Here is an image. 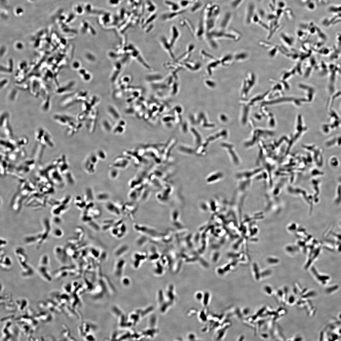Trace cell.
Masks as SVG:
<instances>
[{
	"label": "cell",
	"mask_w": 341,
	"mask_h": 341,
	"mask_svg": "<svg viewBox=\"0 0 341 341\" xmlns=\"http://www.w3.org/2000/svg\"><path fill=\"white\" fill-rule=\"evenodd\" d=\"M38 142L44 145H47L51 147H53L54 145L50 135L45 131Z\"/></svg>",
	"instance_id": "obj_6"
},
{
	"label": "cell",
	"mask_w": 341,
	"mask_h": 341,
	"mask_svg": "<svg viewBox=\"0 0 341 341\" xmlns=\"http://www.w3.org/2000/svg\"><path fill=\"white\" fill-rule=\"evenodd\" d=\"M2 130V134L4 138L7 139L12 138L13 137V133L12 129L10 127V124L1 129Z\"/></svg>",
	"instance_id": "obj_7"
},
{
	"label": "cell",
	"mask_w": 341,
	"mask_h": 341,
	"mask_svg": "<svg viewBox=\"0 0 341 341\" xmlns=\"http://www.w3.org/2000/svg\"><path fill=\"white\" fill-rule=\"evenodd\" d=\"M45 131L42 128L39 129L36 133V139L39 142L44 133Z\"/></svg>",
	"instance_id": "obj_13"
},
{
	"label": "cell",
	"mask_w": 341,
	"mask_h": 341,
	"mask_svg": "<svg viewBox=\"0 0 341 341\" xmlns=\"http://www.w3.org/2000/svg\"><path fill=\"white\" fill-rule=\"evenodd\" d=\"M15 253L22 269V275L25 277L31 276L33 274V271L28 264V257L25 250L21 247H18L16 249Z\"/></svg>",
	"instance_id": "obj_1"
},
{
	"label": "cell",
	"mask_w": 341,
	"mask_h": 341,
	"mask_svg": "<svg viewBox=\"0 0 341 341\" xmlns=\"http://www.w3.org/2000/svg\"><path fill=\"white\" fill-rule=\"evenodd\" d=\"M16 141V145L19 146H23L27 145L28 143V139L25 136H21Z\"/></svg>",
	"instance_id": "obj_11"
},
{
	"label": "cell",
	"mask_w": 341,
	"mask_h": 341,
	"mask_svg": "<svg viewBox=\"0 0 341 341\" xmlns=\"http://www.w3.org/2000/svg\"><path fill=\"white\" fill-rule=\"evenodd\" d=\"M83 4L85 13L88 15H97L99 16L104 11L95 8L93 5L89 3H86Z\"/></svg>",
	"instance_id": "obj_3"
},
{
	"label": "cell",
	"mask_w": 341,
	"mask_h": 341,
	"mask_svg": "<svg viewBox=\"0 0 341 341\" xmlns=\"http://www.w3.org/2000/svg\"><path fill=\"white\" fill-rule=\"evenodd\" d=\"M49 259L48 256L44 255L40 260L38 271L39 274L44 279L50 281L51 277L49 274L48 266Z\"/></svg>",
	"instance_id": "obj_2"
},
{
	"label": "cell",
	"mask_w": 341,
	"mask_h": 341,
	"mask_svg": "<svg viewBox=\"0 0 341 341\" xmlns=\"http://www.w3.org/2000/svg\"><path fill=\"white\" fill-rule=\"evenodd\" d=\"M51 107V101L50 98L48 96L44 98L41 105V109L42 110L45 112H47L49 111Z\"/></svg>",
	"instance_id": "obj_8"
},
{
	"label": "cell",
	"mask_w": 341,
	"mask_h": 341,
	"mask_svg": "<svg viewBox=\"0 0 341 341\" xmlns=\"http://www.w3.org/2000/svg\"><path fill=\"white\" fill-rule=\"evenodd\" d=\"M63 234V233L62 231L59 229H55L54 232V235L56 238L61 237Z\"/></svg>",
	"instance_id": "obj_14"
},
{
	"label": "cell",
	"mask_w": 341,
	"mask_h": 341,
	"mask_svg": "<svg viewBox=\"0 0 341 341\" xmlns=\"http://www.w3.org/2000/svg\"><path fill=\"white\" fill-rule=\"evenodd\" d=\"M123 0H107V3L112 7H117L120 5Z\"/></svg>",
	"instance_id": "obj_12"
},
{
	"label": "cell",
	"mask_w": 341,
	"mask_h": 341,
	"mask_svg": "<svg viewBox=\"0 0 341 341\" xmlns=\"http://www.w3.org/2000/svg\"><path fill=\"white\" fill-rule=\"evenodd\" d=\"M54 120L59 124L62 125H66L68 124V118L64 116L59 115H55L53 116Z\"/></svg>",
	"instance_id": "obj_9"
},
{
	"label": "cell",
	"mask_w": 341,
	"mask_h": 341,
	"mask_svg": "<svg viewBox=\"0 0 341 341\" xmlns=\"http://www.w3.org/2000/svg\"><path fill=\"white\" fill-rule=\"evenodd\" d=\"M3 251L2 255H1V266L3 269L8 270L12 266V262L10 258L5 255Z\"/></svg>",
	"instance_id": "obj_5"
},
{
	"label": "cell",
	"mask_w": 341,
	"mask_h": 341,
	"mask_svg": "<svg viewBox=\"0 0 341 341\" xmlns=\"http://www.w3.org/2000/svg\"><path fill=\"white\" fill-rule=\"evenodd\" d=\"M1 246L3 247L5 246H6V244L7 243V241L6 240L4 239L3 238H2V239L1 238Z\"/></svg>",
	"instance_id": "obj_15"
},
{
	"label": "cell",
	"mask_w": 341,
	"mask_h": 341,
	"mask_svg": "<svg viewBox=\"0 0 341 341\" xmlns=\"http://www.w3.org/2000/svg\"><path fill=\"white\" fill-rule=\"evenodd\" d=\"M98 20L100 24L105 25L112 22L113 16L109 12L103 11L99 16Z\"/></svg>",
	"instance_id": "obj_4"
},
{
	"label": "cell",
	"mask_w": 341,
	"mask_h": 341,
	"mask_svg": "<svg viewBox=\"0 0 341 341\" xmlns=\"http://www.w3.org/2000/svg\"><path fill=\"white\" fill-rule=\"evenodd\" d=\"M74 11L75 14L78 16H81L85 13L83 4H76L74 8Z\"/></svg>",
	"instance_id": "obj_10"
}]
</instances>
